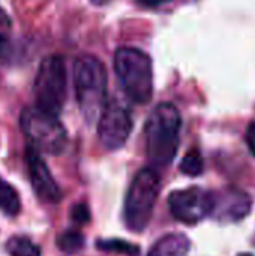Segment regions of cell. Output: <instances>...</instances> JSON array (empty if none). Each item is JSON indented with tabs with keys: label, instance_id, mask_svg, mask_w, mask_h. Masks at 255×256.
Listing matches in <instances>:
<instances>
[{
	"label": "cell",
	"instance_id": "obj_19",
	"mask_svg": "<svg viewBox=\"0 0 255 256\" xmlns=\"http://www.w3.org/2000/svg\"><path fill=\"white\" fill-rule=\"evenodd\" d=\"M245 141H246V146L251 152V154L255 158V122H251L246 128V132H245Z\"/></svg>",
	"mask_w": 255,
	"mask_h": 256
},
{
	"label": "cell",
	"instance_id": "obj_16",
	"mask_svg": "<svg viewBox=\"0 0 255 256\" xmlns=\"http://www.w3.org/2000/svg\"><path fill=\"white\" fill-rule=\"evenodd\" d=\"M180 171L185 174V176H189V177H198L201 176V172L204 171V160H203V156L198 150H191L188 152L182 162H180Z\"/></svg>",
	"mask_w": 255,
	"mask_h": 256
},
{
	"label": "cell",
	"instance_id": "obj_4",
	"mask_svg": "<svg viewBox=\"0 0 255 256\" xmlns=\"http://www.w3.org/2000/svg\"><path fill=\"white\" fill-rule=\"evenodd\" d=\"M159 190L161 177L156 170L143 168L135 174L123 206V220L131 231L141 232L147 228L159 196Z\"/></svg>",
	"mask_w": 255,
	"mask_h": 256
},
{
	"label": "cell",
	"instance_id": "obj_6",
	"mask_svg": "<svg viewBox=\"0 0 255 256\" xmlns=\"http://www.w3.org/2000/svg\"><path fill=\"white\" fill-rule=\"evenodd\" d=\"M66 81L68 78L63 57H45L38 68L33 82L36 108L59 117L66 100Z\"/></svg>",
	"mask_w": 255,
	"mask_h": 256
},
{
	"label": "cell",
	"instance_id": "obj_20",
	"mask_svg": "<svg viewBox=\"0 0 255 256\" xmlns=\"http://www.w3.org/2000/svg\"><path fill=\"white\" fill-rule=\"evenodd\" d=\"M141 6H146V8H159L162 4H167L173 0H137Z\"/></svg>",
	"mask_w": 255,
	"mask_h": 256
},
{
	"label": "cell",
	"instance_id": "obj_21",
	"mask_svg": "<svg viewBox=\"0 0 255 256\" xmlns=\"http://www.w3.org/2000/svg\"><path fill=\"white\" fill-rule=\"evenodd\" d=\"M0 26H6V27L11 26V18L6 15V12L2 8H0Z\"/></svg>",
	"mask_w": 255,
	"mask_h": 256
},
{
	"label": "cell",
	"instance_id": "obj_22",
	"mask_svg": "<svg viewBox=\"0 0 255 256\" xmlns=\"http://www.w3.org/2000/svg\"><path fill=\"white\" fill-rule=\"evenodd\" d=\"M90 2H92L93 4H98V6H101V4H105L108 0H90Z\"/></svg>",
	"mask_w": 255,
	"mask_h": 256
},
{
	"label": "cell",
	"instance_id": "obj_23",
	"mask_svg": "<svg viewBox=\"0 0 255 256\" xmlns=\"http://www.w3.org/2000/svg\"><path fill=\"white\" fill-rule=\"evenodd\" d=\"M239 256H254V255H251V254H242V255H239Z\"/></svg>",
	"mask_w": 255,
	"mask_h": 256
},
{
	"label": "cell",
	"instance_id": "obj_18",
	"mask_svg": "<svg viewBox=\"0 0 255 256\" xmlns=\"http://www.w3.org/2000/svg\"><path fill=\"white\" fill-rule=\"evenodd\" d=\"M69 218L74 224L77 225H86L90 222V210L86 204L80 202V204H75L72 208H71V213H69Z\"/></svg>",
	"mask_w": 255,
	"mask_h": 256
},
{
	"label": "cell",
	"instance_id": "obj_15",
	"mask_svg": "<svg viewBox=\"0 0 255 256\" xmlns=\"http://www.w3.org/2000/svg\"><path fill=\"white\" fill-rule=\"evenodd\" d=\"M96 248L104 252H116L122 255L137 256L140 254V249L137 244H132L129 242L120 240V238H107V240H98Z\"/></svg>",
	"mask_w": 255,
	"mask_h": 256
},
{
	"label": "cell",
	"instance_id": "obj_2",
	"mask_svg": "<svg viewBox=\"0 0 255 256\" xmlns=\"http://www.w3.org/2000/svg\"><path fill=\"white\" fill-rule=\"evenodd\" d=\"M108 74L98 57L83 54L74 62V88L77 102L87 123L99 118L107 104Z\"/></svg>",
	"mask_w": 255,
	"mask_h": 256
},
{
	"label": "cell",
	"instance_id": "obj_11",
	"mask_svg": "<svg viewBox=\"0 0 255 256\" xmlns=\"http://www.w3.org/2000/svg\"><path fill=\"white\" fill-rule=\"evenodd\" d=\"M191 242L183 234H167L161 237L149 250L147 256H188Z\"/></svg>",
	"mask_w": 255,
	"mask_h": 256
},
{
	"label": "cell",
	"instance_id": "obj_17",
	"mask_svg": "<svg viewBox=\"0 0 255 256\" xmlns=\"http://www.w3.org/2000/svg\"><path fill=\"white\" fill-rule=\"evenodd\" d=\"M15 57L17 48L14 42L6 34H0V63H12Z\"/></svg>",
	"mask_w": 255,
	"mask_h": 256
},
{
	"label": "cell",
	"instance_id": "obj_8",
	"mask_svg": "<svg viewBox=\"0 0 255 256\" xmlns=\"http://www.w3.org/2000/svg\"><path fill=\"white\" fill-rule=\"evenodd\" d=\"M132 130L131 112L116 100L105 104L98 120V136L108 150H117L125 146Z\"/></svg>",
	"mask_w": 255,
	"mask_h": 256
},
{
	"label": "cell",
	"instance_id": "obj_12",
	"mask_svg": "<svg viewBox=\"0 0 255 256\" xmlns=\"http://www.w3.org/2000/svg\"><path fill=\"white\" fill-rule=\"evenodd\" d=\"M21 210L20 195L12 184L0 177V212L6 216H17Z\"/></svg>",
	"mask_w": 255,
	"mask_h": 256
},
{
	"label": "cell",
	"instance_id": "obj_9",
	"mask_svg": "<svg viewBox=\"0 0 255 256\" xmlns=\"http://www.w3.org/2000/svg\"><path fill=\"white\" fill-rule=\"evenodd\" d=\"M26 164L36 196L47 204H57L63 194L39 152L30 146L26 148Z\"/></svg>",
	"mask_w": 255,
	"mask_h": 256
},
{
	"label": "cell",
	"instance_id": "obj_1",
	"mask_svg": "<svg viewBox=\"0 0 255 256\" xmlns=\"http://www.w3.org/2000/svg\"><path fill=\"white\" fill-rule=\"evenodd\" d=\"M180 129L182 117L173 104L162 102L153 108L144 124L146 153L153 165L167 166L173 162L180 144Z\"/></svg>",
	"mask_w": 255,
	"mask_h": 256
},
{
	"label": "cell",
	"instance_id": "obj_3",
	"mask_svg": "<svg viewBox=\"0 0 255 256\" xmlns=\"http://www.w3.org/2000/svg\"><path fill=\"white\" fill-rule=\"evenodd\" d=\"M114 72L125 94L135 104H147L153 93V68L149 54L123 46L114 54Z\"/></svg>",
	"mask_w": 255,
	"mask_h": 256
},
{
	"label": "cell",
	"instance_id": "obj_10",
	"mask_svg": "<svg viewBox=\"0 0 255 256\" xmlns=\"http://www.w3.org/2000/svg\"><path fill=\"white\" fill-rule=\"evenodd\" d=\"M251 207L252 200L246 192L237 188H228L222 192L213 194V210L210 216L218 220L239 222L249 214Z\"/></svg>",
	"mask_w": 255,
	"mask_h": 256
},
{
	"label": "cell",
	"instance_id": "obj_13",
	"mask_svg": "<svg viewBox=\"0 0 255 256\" xmlns=\"http://www.w3.org/2000/svg\"><path fill=\"white\" fill-rule=\"evenodd\" d=\"M5 249L9 256H41V248L26 236H12Z\"/></svg>",
	"mask_w": 255,
	"mask_h": 256
},
{
	"label": "cell",
	"instance_id": "obj_5",
	"mask_svg": "<svg viewBox=\"0 0 255 256\" xmlns=\"http://www.w3.org/2000/svg\"><path fill=\"white\" fill-rule=\"evenodd\" d=\"M20 126L30 147L47 154H62L68 144V134L57 116L48 114L36 106L21 111Z\"/></svg>",
	"mask_w": 255,
	"mask_h": 256
},
{
	"label": "cell",
	"instance_id": "obj_14",
	"mask_svg": "<svg viewBox=\"0 0 255 256\" xmlns=\"http://www.w3.org/2000/svg\"><path fill=\"white\" fill-rule=\"evenodd\" d=\"M56 244L65 254H77V252L83 250V248L86 244V238L78 231L68 230L57 236Z\"/></svg>",
	"mask_w": 255,
	"mask_h": 256
},
{
	"label": "cell",
	"instance_id": "obj_7",
	"mask_svg": "<svg viewBox=\"0 0 255 256\" xmlns=\"http://www.w3.org/2000/svg\"><path fill=\"white\" fill-rule=\"evenodd\" d=\"M168 207L174 219L186 225H195L212 214L213 192L197 186L174 190L168 196Z\"/></svg>",
	"mask_w": 255,
	"mask_h": 256
}]
</instances>
